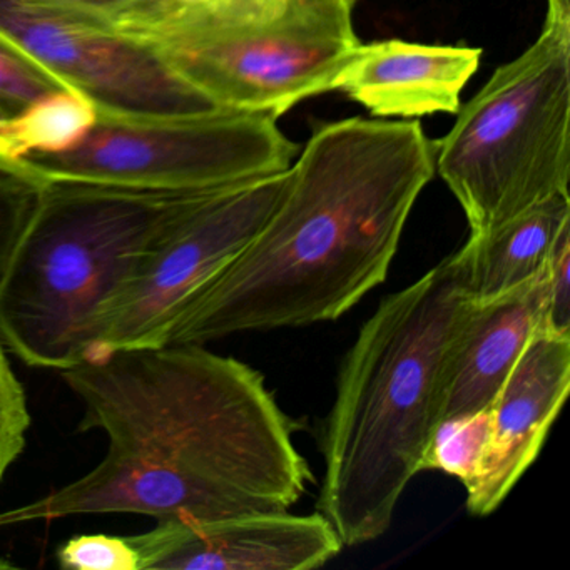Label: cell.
<instances>
[{"mask_svg": "<svg viewBox=\"0 0 570 570\" xmlns=\"http://www.w3.org/2000/svg\"><path fill=\"white\" fill-rule=\"evenodd\" d=\"M356 0H131L111 18L213 105L288 112L335 91L360 46Z\"/></svg>", "mask_w": 570, "mask_h": 570, "instance_id": "cell-5", "label": "cell"}, {"mask_svg": "<svg viewBox=\"0 0 570 570\" xmlns=\"http://www.w3.org/2000/svg\"><path fill=\"white\" fill-rule=\"evenodd\" d=\"M98 115V106L88 96L65 88L0 119V171L8 173L32 156L72 148L88 135Z\"/></svg>", "mask_w": 570, "mask_h": 570, "instance_id": "cell-15", "label": "cell"}, {"mask_svg": "<svg viewBox=\"0 0 570 570\" xmlns=\"http://www.w3.org/2000/svg\"><path fill=\"white\" fill-rule=\"evenodd\" d=\"M269 112L213 109L196 115L99 112L88 135L58 155L9 169L36 185L88 183L151 193H196L285 171L299 146Z\"/></svg>", "mask_w": 570, "mask_h": 570, "instance_id": "cell-7", "label": "cell"}, {"mask_svg": "<svg viewBox=\"0 0 570 570\" xmlns=\"http://www.w3.org/2000/svg\"><path fill=\"white\" fill-rule=\"evenodd\" d=\"M41 186L0 171V285L38 205Z\"/></svg>", "mask_w": 570, "mask_h": 570, "instance_id": "cell-21", "label": "cell"}, {"mask_svg": "<svg viewBox=\"0 0 570 570\" xmlns=\"http://www.w3.org/2000/svg\"><path fill=\"white\" fill-rule=\"evenodd\" d=\"M258 235L179 309L165 342L333 322L389 275L436 146L419 121L316 126Z\"/></svg>", "mask_w": 570, "mask_h": 570, "instance_id": "cell-2", "label": "cell"}, {"mask_svg": "<svg viewBox=\"0 0 570 570\" xmlns=\"http://www.w3.org/2000/svg\"><path fill=\"white\" fill-rule=\"evenodd\" d=\"M31 422L24 389L16 376L8 358V350L0 340V485L24 452Z\"/></svg>", "mask_w": 570, "mask_h": 570, "instance_id": "cell-17", "label": "cell"}, {"mask_svg": "<svg viewBox=\"0 0 570 570\" xmlns=\"http://www.w3.org/2000/svg\"><path fill=\"white\" fill-rule=\"evenodd\" d=\"M129 539L141 570H309L343 549L325 517L289 510L166 520Z\"/></svg>", "mask_w": 570, "mask_h": 570, "instance_id": "cell-10", "label": "cell"}, {"mask_svg": "<svg viewBox=\"0 0 570 570\" xmlns=\"http://www.w3.org/2000/svg\"><path fill=\"white\" fill-rule=\"evenodd\" d=\"M540 312V273L499 298L473 303L450 353L439 422L489 409L535 335Z\"/></svg>", "mask_w": 570, "mask_h": 570, "instance_id": "cell-13", "label": "cell"}, {"mask_svg": "<svg viewBox=\"0 0 570 570\" xmlns=\"http://www.w3.org/2000/svg\"><path fill=\"white\" fill-rule=\"evenodd\" d=\"M59 567L68 570H141L138 550L129 537L78 535L58 549Z\"/></svg>", "mask_w": 570, "mask_h": 570, "instance_id": "cell-20", "label": "cell"}, {"mask_svg": "<svg viewBox=\"0 0 570 570\" xmlns=\"http://www.w3.org/2000/svg\"><path fill=\"white\" fill-rule=\"evenodd\" d=\"M542 312L537 332L570 336V223L553 242L540 272Z\"/></svg>", "mask_w": 570, "mask_h": 570, "instance_id": "cell-19", "label": "cell"}, {"mask_svg": "<svg viewBox=\"0 0 570 570\" xmlns=\"http://www.w3.org/2000/svg\"><path fill=\"white\" fill-rule=\"evenodd\" d=\"M28 2L101 16L111 21L112 16L126 8L131 0H28Z\"/></svg>", "mask_w": 570, "mask_h": 570, "instance_id": "cell-22", "label": "cell"}, {"mask_svg": "<svg viewBox=\"0 0 570 570\" xmlns=\"http://www.w3.org/2000/svg\"><path fill=\"white\" fill-rule=\"evenodd\" d=\"M65 88L58 79L0 39V119L14 116L38 99Z\"/></svg>", "mask_w": 570, "mask_h": 570, "instance_id": "cell-18", "label": "cell"}, {"mask_svg": "<svg viewBox=\"0 0 570 570\" xmlns=\"http://www.w3.org/2000/svg\"><path fill=\"white\" fill-rule=\"evenodd\" d=\"M12 567H14V563L6 559H0V570L12 569Z\"/></svg>", "mask_w": 570, "mask_h": 570, "instance_id": "cell-24", "label": "cell"}, {"mask_svg": "<svg viewBox=\"0 0 570 570\" xmlns=\"http://www.w3.org/2000/svg\"><path fill=\"white\" fill-rule=\"evenodd\" d=\"M570 390V336L535 332L489 406L490 436L466 510L487 517L499 509L535 462Z\"/></svg>", "mask_w": 570, "mask_h": 570, "instance_id": "cell-11", "label": "cell"}, {"mask_svg": "<svg viewBox=\"0 0 570 570\" xmlns=\"http://www.w3.org/2000/svg\"><path fill=\"white\" fill-rule=\"evenodd\" d=\"M546 21L570 24V0H547Z\"/></svg>", "mask_w": 570, "mask_h": 570, "instance_id": "cell-23", "label": "cell"}, {"mask_svg": "<svg viewBox=\"0 0 570 570\" xmlns=\"http://www.w3.org/2000/svg\"><path fill=\"white\" fill-rule=\"evenodd\" d=\"M0 39L99 112L178 116L218 106L179 79L148 46L109 19L28 0H0Z\"/></svg>", "mask_w": 570, "mask_h": 570, "instance_id": "cell-9", "label": "cell"}, {"mask_svg": "<svg viewBox=\"0 0 570 570\" xmlns=\"http://www.w3.org/2000/svg\"><path fill=\"white\" fill-rule=\"evenodd\" d=\"M101 462L41 499L0 512V529L78 515L212 520L289 510L312 470L295 425L258 370L196 343L131 346L62 370Z\"/></svg>", "mask_w": 570, "mask_h": 570, "instance_id": "cell-1", "label": "cell"}, {"mask_svg": "<svg viewBox=\"0 0 570 570\" xmlns=\"http://www.w3.org/2000/svg\"><path fill=\"white\" fill-rule=\"evenodd\" d=\"M39 186L0 285V340L26 365L62 372L91 356L149 253L205 191Z\"/></svg>", "mask_w": 570, "mask_h": 570, "instance_id": "cell-4", "label": "cell"}, {"mask_svg": "<svg viewBox=\"0 0 570 570\" xmlns=\"http://www.w3.org/2000/svg\"><path fill=\"white\" fill-rule=\"evenodd\" d=\"M570 223L569 196H552L459 249L466 293L485 303L535 278L563 226Z\"/></svg>", "mask_w": 570, "mask_h": 570, "instance_id": "cell-14", "label": "cell"}, {"mask_svg": "<svg viewBox=\"0 0 570 570\" xmlns=\"http://www.w3.org/2000/svg\"><path fill=\"white\" fill-rule=\"evenodd\" d=\"M435 173L482 236L552 196H569L570 24L500 66L435 141Z\"/></svg>", "mask_w": 570, "mask_h": 570, "instance_id": "cell-6", "label": "cell"}, {"mask_svg": "<svg viewBox=\"0 0 570 570\" xmlns=\"http://www.w3.org/2000/svg\"><path fill=\"white\" fill-rule=\"evenodd\" d=\"M289 168L203 193L112 306L91 356L163 345L183 305L258 235L285 193Z\"/></svg>", "mask_w": 570, "mask_h": 570, "instance_id": "cell-8", "label": "cell"}, {"mask_svg": "<svg viewBox=\"0 0 570 570\" xmlns=\"http://www.w3.org/2000/svg\"><path fill=\"white\" fill-rule=\"evenodd\" d=\"M482 49L429 46L402 39L360 42L340 72L335 91L375 118L456 115L460 98L479 71Z\"/></svg>", "mask_w": 570, "mask_h": 570, "instance_id": "cell-12", "label": "cell"}, {"mask_svg": "<svg viewBox=\"0 0 570 570\" xmlns=\"http://www.w3.org/2000/svg\"><path fill=\"white\" fill-rule=\"evenodd\" d=\"M459 253L382 299L346 352L320 430L316 512L343 547L379 539L422 472L450 353L473 306Z\"/></svg>", "mask_w": 570, "mask_h": 570, "instance_id": "cell-3", "label": "cell"}, {"mask_svg": "<svg viewBox=\"0 0 570 570\" xmlns=\"http://www.w3.org/2000/svg\"><path fill=\"white\" fill-rule=\"evenodd\" d=\"M489 436V409L440 420L423 453L422 472L440 470L466 489L482 469Z\"/></svg>", "mask_w": 570, "mask_h": 570, "instance_id": "cell-16", "label": "cell"}]
</instances>
